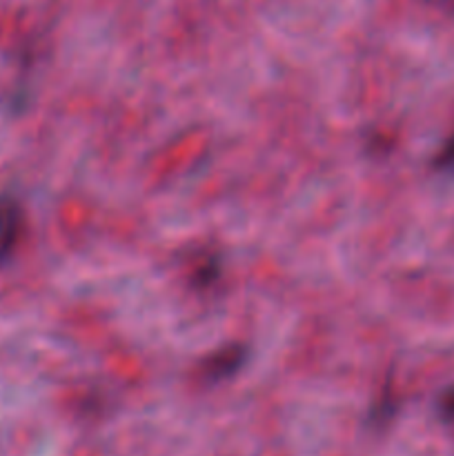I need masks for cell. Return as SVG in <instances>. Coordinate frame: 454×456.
I'll return each instance as SVG.
<instances>
[{"mask_svg": "<svg viewBox=\"0 0 454 456\" xmlns=\"http://www.w3.org/2000/svg\"><path fill=\"white\" fill-rule=\"evenodd\" d=\"M439 165L443 169H452L454 167V141L450 142V145L443 150V154H441V159H439Z\"/></svg>", "mask_w": 454, "mask_h": 456, "instance_id": "cell-4", "label": "cell"}, {"mask_svg": "<svg viewBox=\"0 0 454 456\" xmlns=\"http://www.w3.org/2000/svg\"><path fill=\"white\" fill-rule=\"evenodd\" d=\"M441 414H443V419H448V421H454V390L445 392L443 396H441Z\"/></svg>", "mask_w": 454, "mask_h": 456, "instance_id": "cell-3", "label": "cell"}, {"mask_svg": "<svg viewBox=\"0 0 454 456\" xmlns=\"http://www.w3.org/2000/svg\"><path fill=\"white\" fill-rule=\"evenodd\" d=\"M22 232V209L12 196H0V265L16 249Z\"/></svg>", "mask_w": 454, "mask_h": 456, "instance_id": "cell-1", "label": "cell"}, {"mask_svg": "<svg viewBox=\"0 0 454 456\" xmlns=\"http://www.w3.org/2000/svg\"><path fill=\"white\" fill-rule=\"evenodd\" d=\"M240 363H243V354H240V352H227V354H218L216 359L209 361V365H207L209 379L227 377V374H231L234 370H239Z\"/></svg>", "mask_w": 454, "mask_h": 456, "instance_id": "cell-2", "label": "cell"}]
</instances>
